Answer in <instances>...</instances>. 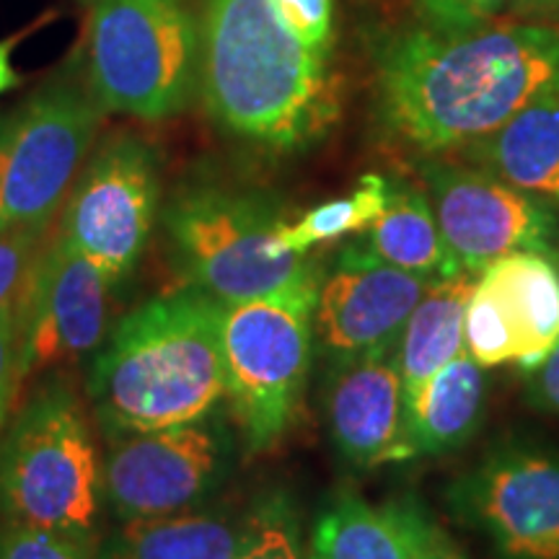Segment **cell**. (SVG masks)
Here are the masks:
<instances>
[{
	"instance_id": "obj_1",
	"label": "cell",
	"mask_w": 559,
	"mask_h": 559,
	"mask_svg": "<svg viewBox=\"0 0 559 559\" xmlns=\"http://www.w3.org/2000/svg\"><path fill=\"white\" fill-rule=\"evenodd\" d=\"M551 88H559V32L547 24L428 26L379 50L383 130L425 156L469 148Z\"/></svg>"
},
{
	"instance_id": "obj_21",
	"label": "cell",
	"mask_w": 559,
	"mask_h": 559,
	"mask_svg": "<svg viewBox=\"0 0 559 559\" xmlns=\"http://www.w3.org/2000/svg\"><path fill=\"white\" fill-rule=\"evenodd\" d=\"M353 243L362 254L412 275L445 280L461 272L456 257L445 247L428 194L419 190H391L379 221Z\"/></svg>"
},
{
	"instance_id": "obj_17",
	"label": "cell",
	"mask_w": 559,
	"mask_h": 559,
	"mask_svg": "<svg viewBox=\"0 0 559 559\" xmlns=\"http://www.w3.org/2000/svg\"><path fill=\"white\" fill-rule=\"evenodd\" d=\"M453 544L415 498L368 502L353 489L319 513L311 559H428Z\"/></svg>"
},
{
	"instance_id": "obj_13",
	"label": "cell",
	"mask_w": 559,
	"mask_h": 559,
	"mask_svg": "<svg viewBox=\"0 0 559 559\" xmlns=\"http://www.w3.org/2000/svg\"><path fill=\"white\" fill-rule=\"evenodd\" d=\"M226 438L210 417L174 428L111 438L102 492L120 521L192 510L221 485Z\"/></svg>"
},
{
	"instance_id": "obj_28",
	"label": "cell",
	"mask_w": 559,
	"mask_h": 559,
	"mask_svg": "<svg viewBox=\"0 0 559 559\" xmlns=\"http://www.w3.org/2000/svg\"><path fill=\"white\" fill-rule=\"evenodd\" d=\"M432 29L461 32L487 24L508 0H415Z\"/></svg>"
},
{
	"instance_id": "obj_12",
	"label": "cell",
	"mask_w": 559,
	"mask_h": 559,
	"mask_svg": "<svg viewBox=\"0 0 559 559\" xmlns=\"http://www.w3.org/2000/svg\"><path fill=\"white\" fill-rule=\"evenodd\" d=\"M423 181L445 247L461 270L481 272L519 251L559 262V221L534 194L489 171L438 158L423 164Z\"/></svg>"
},
{
	"instance_id": "obj_15",
	"label": "cell",
	"mask_w": 559,
	"mask_h": 559,
	"mask_svg": "<svg viewBox=\"0 0 559 559\" xmlns=\"http://www.w3.org/2000/svg\"><path fill=\"white\" fill-rule=\"evenodd\" d=\"M432 283L438 280L396 270L347 243L317 293L313 334L319 347L340 362L391 345Z\"/></svg>"
},
{
	"instance_id": "obj_24",
	"label": "cell",
	"mask_w": 559,
	"mask_h": 559,
	"mask_svg": "<svg viewBox=\"0 0 559 559\" xmlns=\"http://www.w3.org/2000/svg\"><path fill=\"white\" fill-rule=\"evenodd\" d=\"M230 559H306L298 510L288 495L270 492L251 508Z\"/></svg>"
},
{
	"instance_id": "obj_25",
	"label": "cell",
	"mask_w": 559,
	"mask_h": 559,
	"mask_svg": "<svg viewBox=\"0 0 559 559\" xmlns=\"http://www.w3.org/2000/svg\"><path fill=\"white\" fill-rule=\"evenodd\" d=\"M0 559H102L96 544L0 521Z\"/></svg>"
},
{
	"instance_id": "obj_22",
	"label": "cell",
	"mask_w": 559,
	"mask_h": 559,
	"mask_svg": "<svg viewBox=\"0 0 559 559\" xmlns=\"http://www.w3.org/2000/svg\"><path fill=\"white\" fill-rule=\"evenodd\" d=\"M241 523L228 515L185 510L156 519L122 521L99 549L102 559H230Z\"/></svg>"
},
{
	"instance_id": "obj_5",
	"label": "cell",
	"mask_w": 559,
	"mask_h": 559,
	"mask_svg": "<svg viewBox=\"0 0 559 559\" xmlns=\"http://www.w3.org/2000/svg\"><path fill=\"white\" fill-rule=\"evenodd\" d=\"M102 502V459L81 400L47 383L0 440V521L94 544Z\"/></svg>"
},
{
	"instance_id": "obj_4",
	"label": "cell",
	"mask_w": 559,
	"mask_h": 559,
	"mask_svg": "<svg viewBox=\"0 0 559 559\" xmlns=\"http://www.w3.org/2000/svg\"><path fill=\"white\" fill-rule=\"evenodd\" d=\"M283 223V210L267 194L213 179L187 181L164 207L187 285L218 304L319 293V260L280 247Z\"/></svg>"
},
{
	"instance_id": "obj_8",
	"label": "cell",
	"mask_w": 559,
	"mask_h": 559,
	"mask_svg": "<svg viewBox=\"0 0 559 559\" xmlns=\"http://www.w3.org/2000/svg\"><path fill=\"white\" fill-rule=\"evenodd\" d=\"M317 293L221 304L226 400L251 453L288 436L304 404L313 360Z\"/></svg>"
},
{
	"instance_id": "obj_14",
	"label": "cell",
	"mask_w": 559,
	"mask_h": 559,
	"mask_svg": "<svg viewBox=\"0 0 559 559\" xmlns=\"http://www.w3.org/2000/svg\"><path fill=\"white\" fill-rule=\"evenodd\" d=\"M559 345V262L534 251L481 270L464 319V347L481 368H534Z\"/></svg>"
},
{
	"instance_id": "obj_30",
	"label": "cell",
	"mask_w": 559,
	"mask_h": 559,
	"mask_svg": "<svg viewBox=\"0 0 559 559\" xmlns=\"http://www.w3.org/2000/svg\"><path fill=\"white\" fill-rule=\"evenodd\" d=\"M526 400L531 407L559 417V345L539 366L526 370Z\"/></svg>"
},
{
	"instance_id": "obj_35",
	"label": "cell",
	"mask_w": 559,
	"mask_h": 559,
	"mask_svg": "<svg viewBox=\"0 0 559 559\" xmlns=\"http://www.w3.org/2000/svg\"><path fill=\"white\" fill-rule=\"evenodd\" d=\"M515 3H523V0H515Z\"/></svg>"
},
{
	"instance_id": "obj_33",
	"label": "cell",
	"mask_w": 559,
	"mask_h": 559,
	"mask_svg": "<svg viewBox=\"0 0 559 559\" xmlns=\"http://www.w3.org/2000/svg\"><path fill=\"white\" fill-rule=\"evenodd\" d=\"M428 559H464V557H461V551L453 547V544H449V547L436 551V555L428 557Z\"/></svg>"
},
{
	"instance_id": "obj_10",
	"label": "cell",
	"mask_w": 559,
	"mask_h": 559,
	"mask_svg": "<svg viewBox=\"0 0 559 559\" xmlns=\"http://www.w3.org/2000/svg\"><path fill=\"white\" fill-rule=\"evenodd\" d=\"M111 283L99 264L55 234L19 293V379L73 366L109 334Z\"/></svg>"
},
{
	"instance_id": "obj_6",
	"label": "cell",
	"mask_w": 559,
	"mask_h": 559,
	"mask_svg": "<svg viewBox=\"0 0 559 559\" xmlns=\"http://www.w3.org/2000/svg\"><path fill=\"white\" fill-rule=\"evenodd\" d=\"M81 58L104 111L169 120L198 91L200 24L187 0H88Z\"/></svg>"
},
{
	"instance_id": "obj_9",
	"label": "cell",
	"mask_w": 559,
	"mask_h": 559,
	"mask_svg": "<svg viewBox=\"0 0 559 559\" xmlns=\"http://www.w3.org/2000/svg\"><path fill=\"white\" fill-rule=\"evenodd\" d=\"M160 213V160L148 140L117 132L91 151L62 205L60 234L120 285Z\"/></svg>"
},
{
	"instance_id": "obj_31",
	"label": "cell",
	"mask_w": 559,
	"mask_h": 559,
	"mask_svg": "<svg viewBox=\"0 0 559 559\" xmlns=\"http://www.w3.org/2000/svg\"><path fill=\"white\" fill-rule=\"evenodd\" d=\"M13 47H16V39L0 41V99L21 83V75L13 68Z\"/></svg>"
},
{
	"instance_id": "obj_29",
	"label": "cell",
	"mask_w": 559,
	"mask_h": 559,
	"mask_svg": "<svg viewBox=\"0 0 559 559\" xmlns=\"http://www.w3.org/2000/svg\"><path fill=\"white\" fill-rule=\"evenodd\" d=\"M19 379V298L0 306V436L9 425Z\"/></svg>"
},
{
	"instance_id": "obj_23",
	"label": "cell",
	"mask_w": 559,
	"mask_h": 559,
	"mask_svg": "<svg viewBox=\"0 0 559 559\" xmlns=\"http://www.w3.org/2000/svg\"><path fill=\"white\" fill-rule=\"evenodd\" d=\"M391 190L394 187L379 174H366L358 190L347 198L330 200L306 210L296 221H285L277 230L280 247L290 254H313L321 243L337 241L349 234H362L386 210Z\"/></svg>"
},
{
	"instance_id": "obj_11",
	"label": "cell",
	"mask_w": 559,
	"mask_h": 559,
	"mask_svg": "<svg viewBox=\"0 0 559 559\" xmlns=\"http://www.w3.org/2000/svg\"><path fill=\"white\" fill-rule=\"evenodd\" d=\"M449 502L502 559H559V453L498 445L453 481Z\"/></svg>"
},
{
	"instance_id": "obj_16",
	"label": "cell",
	"mask_w": 559,
	"mask_h": 559,
	"mask_svg": "<svg viewBox=\"0 0 559 559\" xmlns=\"http://www.w3.org/2000/svg\"><path fill=\"white\" fill-rule=\"evenodd\" d=\"M326 423L342 459L358 469L415 459L407 440L400 340L358 358L332 362Z\"/></svg>"
},
{
	"instance_id": "obj_27",
	"label": "cell",
	"mask_w": 559,
	"mask_h": 559,
	"mask_svg": "<svg viewBox=\"0 0 559 559\" xmlns=\"http://www.w3.org/2000/svg\"><path fill=\"white\" fill-rule=\"evenodd\" d=\"M280 16L311 50L330 55L334 32V0H275Z\"/></svg>"
},
{
	"instance_id": "obj_3",
	"label": "cell",
	"mask_w": 559,
	"mask_h": 559,
	"mask_svg": "<svg viewBox=\"0 0 559 559\" xmlns=\"http://www.w3.org/2000/svg\"><path fill=\"white\" fill-rule=\"evenodd\" d=\"M218 306L185 285L111 326L88 376L91 407L109 438L198 423L226 400Z\"/></svg>"
},
{
	"instance_id": "obj_20",
	"label": "cell",
	"mask_w": 559,
	"mask_h": 559,
	"mask_svg": "<svg viewBox=\"0 0 559 559\" xmlns=\"http://www.w3.org/2000/svg\"><path fill=\"white\" fill-rule=\"evenodd\" d=\"M481 272L461 270L432 283L400 334V362L407 402L425 381L464 349V319Z\"/></svg>"
},
{
	"instance_id": "obj_7",
	"label": "cell",
	"mask_w": 559,
	"mask_h": 559,
	"mask_svg": "<svg viewBox=\"0 0 559 559\" xmlns=\"http://www.w3.org/2000/svg\"><path fill=\"white\" fill-rule=\"evenodd\" d=\"M104 115L81 58L0 117V230H47L94 151Z\"/></svg>"
},
{
	"instance_id": "obj_19",
	"label": "cell",
	"mask_w": 559,
	"mask_h": 559,
	"mask_svg": "<svg viewBox=\"0 0 559 559\" xmlns=\"http://www.w3.org/2000/svg\"><path fill=\"white\" fill-rule=\"evenodd\" d=\"M485 368L466 347L407 402V440L415 459L440 456L469 443L485 415Z\"/></svg>"
},
{
	"instance_id": "obj_26",
	"label": "cell",
	"mask_w": 559,
	"mask_h": 559,
	"mask_svg": "<svg viewBox=\"0 0 559 559\" xmlns=\"http://www.w3.org/2000/svg\"><path fill=\"white\" fill-rule=\"evenodd\" d=\"M41 247L45 230H0V306L19 298Z\"/></svg>"
},
{
	"instance_id": "obj_18",
	"label": "cell",
	"mask_w": 559,
	"mask_h": 559,
	"mask_svg": "<svg viewBox=\"0 0 559 559\" xmlns=\"http://www.w3.org/2000/svg\"><path fill=\"white\" fill-rule=\"evenodd\" d=\"M469 151L515 190L559 205V88L536 96Z\"/></svg>"
},
{
	"instance_id": "obj_34",
	"label": "cell",
	"mask_w": 559,
	"mask_h": 559,
	"mask_svg": "<svg viewBox=\"0 0 559 559\" xmlns=\"http://www.w3.org/2000/svg\"><path fill=\"white\" fill-rule=\"evenodd\" d=\"M531 3H536V0H523V3H519V9H528Z\"/></svg>"
},
{
	"instance_id": "obj_32",
	"label": "cell",
	"mask_w": 559,
	"mask_h": 559,
	"mask_svg": "<svg viewBox=\"0 0 559 559\" xmlns=\"http://www.w3.org/2000/svg\"><path fill=\"white\" fill-rule=\"evenodd\" d=\"M526 11L536 13V19H544L539 24H547L555 32H559V0H536Z\"/></svg>"
},
{
	"instance_id": "obj_2",
	"label": "cell",
	"mask_w": 559,
	"mask_h": 559,
	"mask_svg": "<svg viewBox=\"0 0 559 559\" xmlns=\"http://www.w3.org/2000/svg\"><path fill=\"white\" fill-rule=\"evenodd\" d=\"M198 88L230 135L272 151L317 143L340 117L330 55L300 41L275 0H202Z\"/></svg>"
}]
</instances>
